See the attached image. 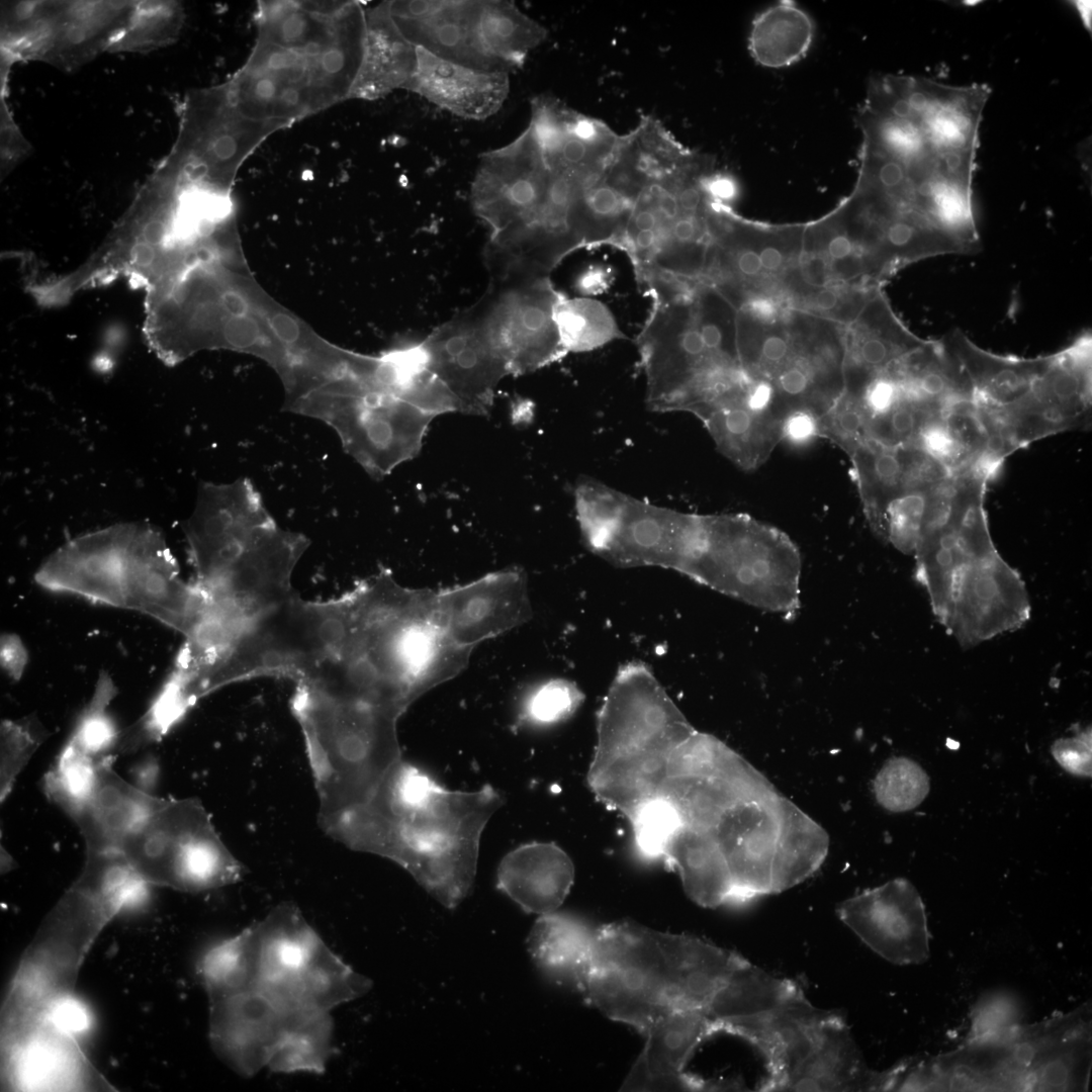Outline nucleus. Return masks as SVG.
Segmentation results:
<instances>
[{
	"label": "nucleus",
	"mask_w": 1092,
	"mask_h": 1092,
	"mask_svg": "<svg viewBox=\"0 0 1092 1092\" xmlns=\"http://www.w3.org/2000/svg\"><path fill=\"white\" fill-rule=\"evenodd\" d=\"M13 63L1 57V174L6 176L23 159L31 147L15 123L7 104V81Z\"/></svg>",
	"instance_id": "bf43d9fd"
},
{
	"label": "nucleus",
	"mask_w": 1092,
	"mask_h": 1092,
	"mask_svg": "<svg viewBox=\"0 0 1092 1092\" xmlns=\"http://www.w3.org/2000/svg\"><path fill=\"white\" fill-rule=\"evenodd\" d=\"M938 412L903 392L891 410L868 421V440L889 448L913 445L925 422Z\"/></svg>",
	"instance_id": "5fc2aeb1"
},
{
	"label": "nucleus",
	"mask_w": 1092,
	"mask_h": 1092,
	"mask_svg": "<svg viewBox=\"0 0 1092 1092\" xmlns=\"http://www.w3.org/2000/svg\"><path fill=\"white\" fill-rule=\"evenodd\" d=\"M584 696L572 681L553 678L530 692L521 710V719L538 726L564 721L574 714Z\"/></svg>",
	"instance_id": "6e6d98bb"
},
{
	"label": "nucleus",
	"mask_w": 1092,
	"mask_h": 1092,
	"mask_svg": "<svg viewBox=\"0 0 1092 1092\" xmlns=\"http://www.w3.org/2000/svg\"><path fill=\"white\" fill-rule=\"evenodd\" d=\"M803 993L794 981L774 976L745 960L716 993L705 1011L718 1030L722 1022L774 1011Z\"/></svg>",
	"instance_id": "79ce46f5"
},
{
	"label": "nucleus",
	"mask_w": 1092,
	"mask_h": 1092,
	"mask_svg": "<svg viewBox=\"0 0 1092 1092\" xmlns=\"http://www.w3.org/2000/svg\"><path fill=\"white\" fill-rule=\"evenodd\" d=\"M478 30L488 56L508 73L522 68L547 36L544 26L509 1H481Z\"/></svg>",
	"instance_id": "a18cd8bd"
},
{
	"label": "nucleus",
	"mask_w": 1092,
	"mask_h": 1092,
	"mask_svg": "<svg viewBox=\"0 0 1092 1092\" xmlns=\"http://www.w3.org/2000/svg\"><path fill=\"white\" fill-rule=\"evenodd\" d=\"M836 914L867 946L894 965H919L929 958L925 907L906 879L891 880L844 900Z\"/></svg>",
	"instance_id": "5701e85b"
},
{
	"label": "nucleus",
	"mask_w": 1092,
	"mask_h": 1092,
	"mask_svg": "<svg viewBox=\"0 0 1092 1092\" xmlns=\"http://www.w3.org/2000/svg\"><path fill=\"white\" fill-rule=\"evenodd\" d=\"M801 554L780 529L745 514L702 515L684 575L749 606L793 616L800 608Z\"/></svg>",
	"instance_id": "1a4fd4ad"
},
{
	"label": "nucleus",
	"mask_w": 1092,
	"mask_h": 1092,
	"mask_svg": "<svg viewBox=\"0 0 1092 1092\" xmlns=\"http://www.w3.org/2000/svg\"><path fill=\"white\" fill-rule=\"evenodd\" d=\"M696 282L655 280L642 287L652 302L635 344L646 381L645 401L652 412L697 417L748 386L739 364L706 343L698 320Z\"/></svg>",
	"instance_id": "0eeeda50"
},
{
	"label": "nucleus",
	"mask_w": 1092,
	"mask_h": 1092,
	"mask_svg": "<svg viewBox=\"0 0 1092 1092\" xmlns=\"http://www.w3.org/2000/svg\"><path fill=\"white\" fill-rule=\"evenodd\" d=\"M874 792L878 803L886 810L906 812L916 808L926 798L929 779L914 760L892 757L877 774Z\"/></svg>",
	"instance_id": "8fccbe9b"
},
{
	"label": "nucleus",
	"mask_w": 1092,
	"mask_h": 1092,
	"mask_svg": "<svg viewBox=\"0 0 1092 1092\" xmlns=\"http://www.w3.org/2000/svg\"><path fill=\"white\" fill-rule=\"evenodd\" d=\"M815 34L811 17L792 1H780L752 20L748 51L765 68H785L801 61Z\"/></svg>",
	"instance_id": "c03bdc74"
},
{
	"label": "nucleus",
	"mask_w": 1092,
	"mask_h": 1092,
	"mask_svg": "<svg viewBox=\"0 0 1092 1092\" xmlns=\"http://www.w3.org/2000/svg\"><path fill=\"white\" fill-rule=\"evenodd\" d=\"M613 279L612 272L603 266H589L576 279V289L584 296L598 295L607 290Z\"/></svg>",
	"instance_id": "69168bd1"
},
{
	"label": "nucleus",
	"mask_w": 1092,
	"mask_h": 1092,
	"mask_svg": "<svg viewBox=\"0 0 1092 1092\" xmlns=\"http://www.w3.org/2000/svg\"><path fill=\"white\" fill-rule=\"evenodd\" d=\"M554 314L567 353H585L626 339L611 309L598 299L563 294Z\"/></svg>",
	"instance_id": "de8ad7c7"
},
{
	"label": "nucleus",
	"mask_w": 1092,
	"mask_h": 1092,
	"mask_svg": "<svg viewBox=\"0 0 1092 1092\" xmlns=\"http://www.w3.org/2000/svg\"><path fill=\"white\" fill-rule=\"evenodd\" d=\"M430 371L453 396L457 412L489 413L509 365L489 339L474 305L436 328L421 341Z\"/></svg>",
	"instance_id": "4be33fe9"
},
{
	"label": "nucleus",
	"mask_w": 1092,
	"mask_h": 1092,
	"mask_svg": "<svg viewBox=\"0 0 1092 1092\" xmlns=\"http://www.w3.org/2000/svg\"><path fill=\"white\" fill-rule=\"evenodd\" d=\"M628 819L639 853L649 859L662 858L667 846L682 826L674 806L663 796L640 805Z\"/></svg>",
	"instance_id": "3c124183"
},
{
	"label": "nucleus",
	"mask_w": 1092,
	"mask_h": 1092,
	"mask_svg": "<svg viewBox=\"0 0 1092 1092\" xmlns=\"http://www.w3.org/2000/svg\"><path fill=\"white\" fill-rule=\"evenodd\" d=\"M289 408L329 425L376 479L414 459L435 417L384 387L327 384Z\"/></svg>",
	"instance_id": "ddd939ff"
},
{
	"label": "nucleus",
	"mask_w": 1092,
	"mask_h": 1092,
	"mask_svg": "<svg viewBox=\"0 0 1092 1092\" xmlns=\"http://www.w3.org/2000/svg\"><path fill=\"white\" fill-rule=\"evenodd\" d=\"M941 341L965 373L975 401L992 413L1025 397L1052 360V355L1036 358L998 355L980 348L959 330L948 333Z\"/></svg>",
	"instance_id": "f704fd0d"
},
{
	"label": "nucleus",
	"mask_w": 1092,
	"mask_h": 1092,
	"mask_svg": "<svg viewBox=\"0 0 1092 1092\" xmlns=\"http://www.w3.org/2000/svg\"><path fill=\"white\" fill-rule=\"evenodd\" d=\"M27 651L20 638L5 634L1 638V665L14 680H18L27 663Z\"/></svg>",
	"instance_id": "0e129e2a"
},
{
	"label": "nucleus",
	"mask_w": 1092,
	"mask_h": 1092,
	"mask_svg": "<svg viewBox=\"0 0 1092 1092\" xmlns=\"http://www.w3.org/2000/svg\"><path fill=\"white\" fill-rule=\"evenodd\" d=\"M662 859L680 878L687 895L702 907L734 903V891L726 862L711 838L682 825Z\"/></svg>",
	"instance_id": "a19ab883"
},
{
	"label": "nucleus",
	"mask_w": 1092,
	"mask_h": 1092,
	"mask_svg": "<svg viewBox=\"0 0 1092 1092\" xmlns=\"http://www.w3.org/2000/svg\"><path fill=\"white\" fill-rule=\"evenodd\" d=\"M11 1081L21 1090L108 1087L81 1053L73 1035L43 1023L6 1049Z\"/></svg>",
	"instance_id": "473e14b6"
},
{
	"label": "nucleus",
	"mask_w": 1092,
	"mask_h": 1092,
	"mask_svg": "<svg viewBox=\"0 0 1092 1092\" xmlns=\"http://www.w3.org/2000/svg\"><path fill=\"white\" fill-rule=\"evenodd\" d=\"M946 480L907 491L890 503L886 513L887 542L903 553H914L926 518Z\"/></svg>",
	"instance_id": "603ef678"
},
{
	"label": "nucleus",
	"mask_w": 1092,
	"mask_h": 1092,
	"mask_svg": "<svg viewBox=\"0 0 1092 1092\" xmlns=\"http://www.w3.org/2000/svg\"><path fill=\"white\" fill-rule=\"evenodd\" d=\"M671 1009L705 1010L745 961L738 953L689 934L659 932Z\"/></svg>",
	"instance_id": "72a5a7b5"
},
{
	"label": "nucleus",
	"mask_w": 1092,
	"mask_h": 1092,
	"mask_svg": "<svg viewBox=\"0 0 1092 1092\" xmlns=\"http://www.w3.org/2000/svg\"><path fill=\"white\" fill-rule=\"evenodd\" d=\"M277 125L244 116L233 103L226 82L189 92L170 155L204 177L232 189L243 162Z\"/></svg>",
	"instance_id": "6ab92c4d"
},
{
	"label": "nucleus",
	"mask_w": 1092,
	"mask_h": 1092,
	"mask_svg": "<svg viewBox=\"0 0 1092 1092\" xmlns=\"http://www.w3.org/2000/svg\"><path fill=\"white\" fill-rule=\"evenodd\" d=\"M851 475L873 532L887 542V509L899 495L933 486L952 475L915 445L889 448L866 441L850 455Z\"/></svg>",
	"instance_id": "a878e982"
},
{
	"label": "nucleus",
	"mask_w": 1092,
	"mask_h": 1092,
	"mask_svg": "<svg viewBox=\"0 0 1092 1092\" xmlns=\"http://www.w3.org/2000/svg\"><path fill=\"white\" fill-rule=\"evenodd\" d=\"M818 438V418L805 412L789 415L783 425V440L804 446Z\"/></svg>",
	"instance_id": "e2e57ef3"
},
{
	"label": "nucleus",
	"mask_w": 1092,
	"mask_h": 1092,
	"mask_svg": "<svg viewBox=\"0 0 1092 1092\" xmlns=\"http://www.w3.org/2000/svg\"><path fill=\"white\" fill-rule=\"evenodd\" d=\"M136 1H25L2 4L1 53L75 70L108 52Z\"/></svg>",
	"instance_id": "2eb2a0df"
},
{
	"label": "nucleus",
	"mask_w": 1092,
	"mask_h": 1092,
	"mask_svg": "<svg viewBox=\"0 0 1092 1092\" xmlns=\"http://www.w3.org/2000/svg\"><path fill=\"white\" fill-rule=\"evenodd\" d=\"M350 592L322 602L297 593L249 620L183 687L195 704L230 684L280 675L296 682L339 653L351 630Z\"/></svg>",
	"instance_id": "423d86ee"
},
{
	"label": "nucleus",
	"mask_w": 1092,
	"mask_h": 1092,
	"mask_svg": "<svg viewBox=\"0 0 1092 1092\" xmlns=\"http://www.w3.org/2000/svg\"><path fill=\"white\" fill-rule=\"evenodd\" d=\"M117 851L146 885L201 892L237 882L243 873L195 800H164L120 842Z\"/></svg>",
	"instance_id": "f8f14e48"
},
{
	"label": "nucleus",
	"mask_w": 1092,
	"mask_h": 1092,
	"mask_svg": "<svg viewBox=\"0 0 1092 1092\" xmlns=\"http://www.w3.org/2000/svg\"><path fill=\"white\" fill-rule=\"evenodd\" d=\"M844 340L843 395L857 401L876 377L928 342L900 322L879 287L845 326Z\"/></svg>",
	"instance_id": "c85d7f7f"
},
{
	"label": "nucleus",
	"mask_w": 1092,
	"mask_h": 1092,
	"mask_svg": "<svg viewBox=\"0 0 1092 1092\" xmlns=\"http://www.w3.org/2000/svg\"><path fill=\"white\" fill-rule=\"evenodd\" d=\"M35 581L146 614L184 636L205 605L196 585L181 577L162 533L145 523L116 524L70 540L38 568Z\"/></svg>",
	"instance_id": "7ed1b4c3"
},
{
	"label": "nucleus",
	"mask_w": 1092,
	"mask_h": 1092,
	"mask_svg": "<svg viewBox=\"0 0 1092 1092\" xmlns=\"http://www.w3.org/2000/svg\"><path fill=\"white\" fill-rule=\"evenodd\" d=\"M287 1009L257 988L209 1001V1039L234 1072L252 1078L267 1068Z\"/></svg>",
	"instance_id": "393cba45"
},
{
	"label": "nucleus",
	"mask_w": 1092,
	"mask_h": 1092,
	"mask_svg": "<svg viewBox=\"0 0 1092 1092\" xmlns=\"http://www.w3.org/2000/svg\"><path fill=\"white\" fill-rule=\"evenodd\" d=\"M183 19V7L178 2L136 1L108 52L142 53L170 44L178 37Z\"/></svg>",
	"instance_id": "09e8293b"
},
{
	"label": "nucleus",
	"mask_w": 1092,
	"mask_h": 1092,
	"mask_svg": "<svg viewBox=\"0 0 1092 1092\" xmlns=\"http://www.w3.org/2000/svg\"><path fill=\"white\" fill-rule=\"evenodd\" d=\"M321 55L308 56L257 38L246 64L226 82L233 103L244 116L280 129L330 107L320 71Z\"/></svg>",
	"instance_id": "a211bd4d"
},
{
	"label": "nucleus",
	"mask_w": 1092,
	"mask_h": 1092,
	"mask_svg": "<svg viewBox=\"0 0 1092 1092\" xmlns=\"http://www.w3.org/2000/svg\"><path fill=\"white\" fill-rule=\"evenodd\" d=\"M49 736L34 716L1 722V801L5 800L22 768Z\"/></svg>",
	"instance_id": "864d4df0"
},
{
	"label": "nucleus",
	"mask_w": 1092,
	"mask_h": 1092,
	"mask_svg": "<svg viewBox=\"0 0 1092 1092\" xmlns=\"http://www.w3.org/2000/svg\"><path fill=\"white\" fill-rule=\"evenodd\" d=\"M991 477L954 476L951 489L925 522L914 550L915 575L932 611L963 646H971L1029 619L1023 580L1000 556L984 509Z\"/></svg>",
	"instance_id": "f03ea898"
},
{
	"label": "nucleus",
	"mask_w": 1092,
	"mask_h": 1092,
	"mask_svg": "<svg viewBox=\"0 0 1092 1092\" xmlns=\"http://www.w3.org/2000/svg\"><path fill=\"white\" fill-rule=\"evenodd\" d=\"M1018 1025L1014 998L1007 994L990 995L974 1009L966 1043L996 1038Z\"/></svg>",
	"instance_id": "13d9d810"
},
{
	"label": "nucleus",
	"mask_w": 1092,
	"mask_h": 1092,
	"mask_svg": "<svg viewBox=\"0 0 1092 1092\" xmlns=\"http://www.w3.org/2000/svg\"><path fill=\"white\" fill-rule=\"evenodd\" d=\"M435 608L445 635L466 650L527 623L533 616L527 577L519 568L435 592Z\"/></svg>",
	"instance_id": "b1692460"
},
{
	"label": "nucleus",
	"mask_w": 1092,
	"mask_h": 1092,
	"mask_svg": "<svg viewBox=\"0 0 1092 1092\" xmlns=\"http://www.w3.org/2000/svg\"><path fill=\"white\" fill-rule=\"evenodd\" d=\"M553 177L528 127L512 143L481 156L471 202L489 229L485 258L492 276L538 265Z\"/></svg>",
	"instance_id": "9d476101"
},
{
	"label": "nucleus",
	"mask_w": 1092,
	"mask_h": 1092,
	"mask_svg": "<svg viewBox=\"0 0 1092 1092\" xmlns=\"http://www.w3.org/2000/svg\"><path fill=\"white\" fill-rule=\"evenodd\" d=\"M1091 729L1079 731L1073 737L1061 738L1052 745L1058 763L1075 776L1091 777Z\"/></svg>",
	"instance_id": "052dcab7"
},
{
	"label": "nucleus",
	"mask_w": 1092,
	"mask_h": 1092,
	"mask_svg": "<svg viewBox=\"0 0 1092 1092\" xmlns=\"http://www.w3.org/2000/svg\"><path fill=\"white\" fill-rule=\"evenodd\" d=\"M486 793L452 794L432 784L405 802L381 800L371 850L389 855L444 906L454 908L472 886L477 837L492 801Z\"/></svg>",
	"instance_id": "6e6552de"
},
{
	"label": "nucleus",
	"mask_w": 1092,
	"mask_h": 1092,
	"mask_svg": "<svg viewBox=\"0 0 1092 1092\" xmlns=\"http://www.w3.org/2000/svg\"><path fill=\"white\" fill-rule=\"evenodd\" d=\"M387 4L394 23L415 47L473 69L502 71L479 36L481 1L418 0L387 1Z\"/></svg>",
	"instance_id": "cd10ccee"
},
{
	"label": "nucleus",
	"mask_w": 1092,
	"mask_h": 1092,
	"mask_svg": "<svg viewBox=\"0 0 1092 1092\" xmlns=\"http://www.w3.org/2000/svg\"><path fill=\"white\" fill-rule=\"evenodd\" d=\"M845 326L787 304L737 309V352L748 382L772 394L783 422L796 412L818 419L844 393Z\"/></svg>",
	"instance_id": "20e7f679"
},
{
	"label": "nucleus",
	"mask_w": 1092,
	"mask_h": 1092,
	"mask_svg": "<svg viewBox=\"0 0 1092 1092\" xmlns=\"http://www.w3.org/2000/svg\"><path fill=\"white\" fill-rule=\"evenodd\" d=\"M695 731L649 666L631 661L619 667L598 711L590 764L669 758Z\"/></svg>",
	"instance_id": "dca6fc26"
},
{
	"label": "nucleus",
	"mask_w": 1092,
	"mask_h": 1092,
	"mask_svg": "<svg viewBox=\"0 0 1092 1092\" xmlns=\"http://www.w3.org/2000/svg\"><path fill=\"white\" fill-rule=\"evenodd\" d=\"M405 89L457 116L479 120L500 109L510 79L507 72L473 69L417 48V70Z\"/></svg>",
	"instance_id": "7c9ffc66"
},
{
	"label": "nucleus",
	"mask_w": 1092,
	"mask_h": 1092,
	"mask_svg": "<svg viewBox=\"0 0 1092 1092\" xmlns=\"http://www.w3.org/2000/svg\"><path fill=\"white\" fill-rule=\"evenodd\" d=\"M584 544L621 568L660 567L684 574L694 555L702 515L657 507L582 476L574 489Z\"/></svg>",
	"instance_id": "9b49d317"
},
{
	"label": "nucleus",
	"mask_w": 1092,
	"mask_h": 1092,
	"mask_svg": "<svg viewBox=\"0 0 1092 1092\" xmlns=\"http://www.w3.org/2000/svg\"><path fill=\"white\" fill-rule=\"evenodd\" d=\"M718 1032L703 1009H673L659 1016L643 1033L645 1044L626 1077L623 1090H703L711 1086L686 1073L697 1048Z\"/></svg>",
	"instance_id": "bb28decb"
},
{
	"label": "nucleus",
	"mask_w": 1092,
	"mask_h": 1092,
	"mask_svg": "<svg viewBox=\"0 0 1092 1092\" xmlns=\"http://www.w3.org/2000/svg\"><path fill=\"white\" fill-rule=\"evenodd\" d=\"M331 1011L297 1007L287 1009L285 1024L267 1065L278 1074L320 1075L333 1050Z\"/></svg>",
	"instance_id": "37998d69"
},
{
	"label": "nucleus",
	"mask_w": 1092,
	"mask_h": 1092,
	"mask_svg": "<svg viewBox=\"0 0 1092 1092\" xmlns=\"http://www.w3.org/2000/svg\"><path fill=\"white\" fill-rule=\"evenodd\" d=\"M255 925V988L283 1008H294L296 984L324 941L300 911L291 905L276 907Z\"/></svg>",
	"instance_id": "c756f323"
},
{
	"label": "nucleus",
	"mask_w": 1092,
	"mask_h": 1092,
	"mask_svg": "<svg viewBox=\"0 0 1092 1092\" xmlns=\"http://www.w3.org/2000/svg\"><path fill=\"white\" fill-rule=\"evenodd\" d=\"M980 112L944 92L903 94L862 108L854 192L878 214L958 247L981 248L973 205Z\"/></svg>",
	"instance_id": "f257e3e1"
},
{
	"label": "nucleus",
	"mask_w": 1092,
	"mask_h": 1092,
	"mask_svg": "<svg viewBox=\"0 0 1092 1092\" xmlns=\"http://www.w3.org/2000/svg\"><path fill=\"white\" fill-rule=\"evenodd\" d=\"M197 972L209 1001L255 988L257 932L255 923L211 947Z\"/></svg>",
	"instance_id": "49530a36"
},
{
	"label": "nucleus",
	"mask_w": 1092,
	"mask_h": 1092,
	"mask_svg": "<svg viewBox=\"0 0 1092 1092\" xmlns=\"http://www.w3.org/2000/svg\"><path fill=\"white\" fill-rule=\"evenodd\" d=\"M579 990L612 1020L640 1033L673 1010L658 931L632 922L596 928L589 964Z\"/></svg>",
	"instance_id": "4468645a"
},
{
	"label": "nucleus",
	"mask_w": 1092,
	"mask_h": 1092,
	"mask_svg": "<svg viewBox=\"0 0 1092 1092\" xmlns=\"http://www.w3.org/2000/svg\"><path fill=\"white\" fill-rule=\"evenodd\" d=\"M275 520L247 478L199 486L191 516L183 523L195 585L210 588L238 555Z\"/></svg>",
	"instance_id": "412c9836"
},
{
	"label": "nucleus",
	"mask_w": 1092,
	"mask_h": 1092,
	"mask_svg": "<svg viewBox=\"0 0 1092 1092\" xmlns=\"http://www.w3.org/2000/svg\"><path fill=\"white\" fill-rule=\"evenodd\" d=\"M1012 452L1066 430L1087 427L1091 415V335L1052 354L1045 371L1016 404L992 413Z\"/></svg>",
	"instance_id": "aec40b11"
},
{
	"label": "nucleus",
	"mask_w": 1092,
	"mask_h": 1092,
	"mask_svg": "<svg viewBox=\"0 0 1092 1092\" xmlns=\"http://www.w3.org/2000/svg\"><path fill=\"white\" fill-rule=\"evenodd\" d=\"M44 1022H50L62 1032L75 1035L89 1025L86 1008L71 995L58 999L50 1007Z\"/></svg>",
	"instance_id": "680f3d73"
},
{
	"label": "nucleus",
	"mask_w": 1092,
	"mask_h": 1092,
	"mask_svg": "<svg viewBox=\"0 0 1092 1092\" xmlns=\"http://www.w3.org/2000/svg\"><path fill=\"white\" fill-rule=\"evenodd\" d=\"M562 296L549 276H528L492 282L476 304L484 330L505 357L511 375L537 371L568 354L554 314Z\"/></svg>",
	"instance_id": "f3484780"
},
{
	"label": "nucleus",
	"mask_w": 1092,
	"mask_h": 1092,
	"mask_svg": "<svg viewBox=\"0 0 1092 1092\" xmlns=\"http://www.w3.org/2000/svg\"><path fill=\"white\" fill-rule=\"evenodd\" d=\"M596 929L581 918L556 911L542 914L528 937L535 965L559 983L580 988L593 953Z\"/></svg>",
	"instance_id": "ea45409f"
},
{
	"label": "nucleus",
	"mask_w": 1092,
	"mask_h": 1092,
	"mask_svg": "<svg viewBox=\"0 0 1092 1092\" xmlns=\"http://www.w3.org/2000/svg\"><path fill=\"white\" fill-rule=\"evenodd\" d=\"M573 880L570 857L553 843L521 845L503 858L497 870V887L524 911L539 915L556 911Z\"/></svg>",
	"instance_id": "c9c22d12"
},
{
	"label": "nucleus",
	"mask_w": 1092,
	"mask_h": 1092,
	"mask_svg": "<svg viewBox=\"0 0 1092 1092\" xmlns=\"http://www.w3.org/2000/svg\"><path fill=\"white\" fill-rule=\"evenodd\" d=\"M888 1071L870 1070L843 1015L832 1021L823 1038L788 1084L786 1091H887Z\"/></svg>",
	"instance_id": "58836bf2"
},
{
	"label": "nucleus",
	"mask_w": 1092,
	"mask_h": 1092,
	"mask_svg": "<svg viewBox=\"0 0 1092 1092\" xmlns=\"http://www.w3.org/2000/svg\"><path fill=\"white\" fill-rule=\"evenodd\" d=\"M361 68L351 98L373 100L406 88L417 70V48L394 23L387 2L365 11Z\"/></svg>",
	"instance_id": "4c0bfd02"
},
{
	"label": "nucleus",
	"mask_w": 1092,
	"mask_h": 1092,
	"mask_svg": "<svg viewBox=\"0 0 1092 1092\" xmlns=\"http://www.w3.org/2000/svg\"><path fill=\"white\" fill-rule=\"evenodd\" d=\"M818 437L830 440L847 455L868 440L867 417L856 400L844 395L818 419Z\"/></svg>",
	"instance_id": "4d7b16f0"
},
{
	"label": "nucleus",
	"mask_w": 1092,
	"mask_h": 1092,
	"mask_svg": "<svg viewBox=\"0 0 1092 1092\" xmlns=\"http://www.w3.org/2000/svg\"><path fill=\"white\" fill-rule=\"evenodd\" d=\"M112 758L96 764L85 797L68 813L88 850H117L121 840L161 801L120 778L112 768Z\"/></svg>",
	"instance_id": "2f4dec72"
},
{
	"label": "nucleus",
	"mask_w": 1092,
	"mask_h": 1092,
	"mask_svg": "<svg viewBox=\"0 0 1092 1092\" xmlns=\"http://www.w3.org/2000/svg\"><path fill=\"white\" fill-rule=\"evenodd\" d=\"M293 711L302 728L328 820L365 805L398 762L402 710L378 701L297 687Z\"/></svg>",
	"instance_id": "39448f33"
},
{
	"label": "nucleus",
	"mask_w": 1092,
	"mask_h": 1092,
	"mask_svg": "<svg viewBox=\"0 0 1092 1092\" xmlns=\"http://www.w3.org/2000/svg\"><path fill=\"white\" fill-rule=\"evenodd\" d=\"M746 396L747 392L717 401L697 418L724 457L744 471H753L783 441L784 422L752 408Z\"/></svg>",
	"instance_id": "e433bc0d"
}]
</instances>
